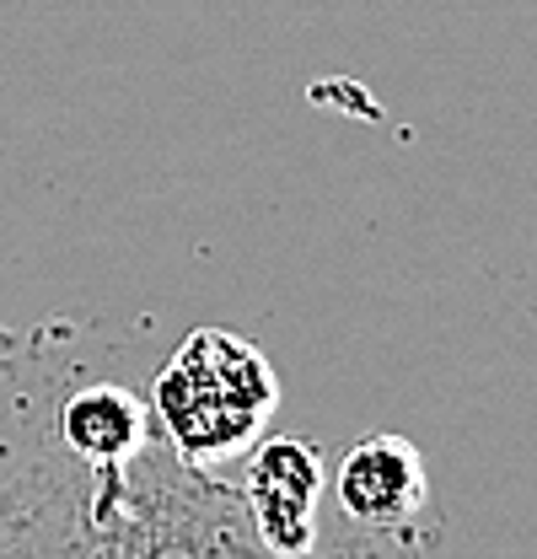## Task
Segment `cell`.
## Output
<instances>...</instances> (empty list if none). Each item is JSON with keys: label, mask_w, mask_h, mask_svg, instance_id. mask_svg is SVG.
I'll return each mask as SVG.
<instances>
[{"label": "cell", "mask_w": 537, "mask_h": 559, "mask_svg": "<svg viewBox=\"0 0 537 559\" xmlns=\"http://www.w3.org/2000/svg\"><path fill=\"white\" fill-rule=\"evenodd\" d=\"M151 436H156L151 409L130 388L92 382V388H75L60 404V447L81 463H124Z\"/></svg>", "instance_id": "obj_5"}, {"label": "cell", "mask_w": 537, "mask_h": 559, "mask_svg": "<svg viewBox=\"0 0 537 559\" xmlns=\"http://www.w3.org/2000/svg\"><path fill=\"white\" fill-rule=\"evenodd\" d=\"M0 559H285L259 544L237 485L183 463L162 430L124 463L38 452L0 489ZM318 559V555H307Z\"/></svg>", "instance_id": "obj_1"}, {"label": "cell", "mask_w": 537, "mask_h": 559, "mask_svg": "<svg viewBox=\"0 0 537 559\" xmlns=\"http://www.w3.org/2000/svg\"><path fill=\"white\" fill-rule=\"evenodd\" d=\"M329 489L355 527L408 533L430 506L425 452L398 430H371L338 457V468H329Z\"/></svg>", "instance_id": "obj_4"}, {"label": "cell", "mask_w": 537, "mask_h": 559, "mask_svg": "<svg viewBox=\"0 0 537 559\" xmlns=\"http://www.w3.org/2000/svg\"><path fill=\"white\" fill-rule=\"evenodd\" d=\"M151 409L162 419V441L194 463L220 468L248 457V447L268 430L279 409V377L259 345L231 329H194L172 360L156 371Z\"/></svg>", "instance_id": "obj_2"}, {"label": "cell", "mask_w": 537, "mask_h": 559, "mask_svg": "<svg viewBox=\"0 0 537 559\" xmlns=\"http://www.w3.org/2000/svg\"><path fill=\"white\" fill-rule=\"evenodd\" d=\"M329 489V463L312 441L259 436L242 457V511L259 544L285 559L318 555V506Z\"/></svg>", "instance_id": "obj_3"}]
</instances>
